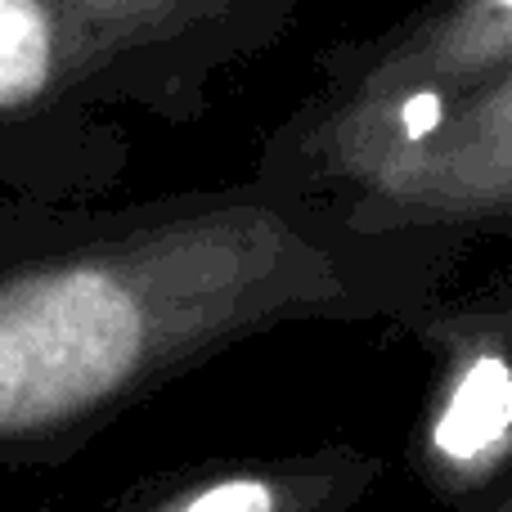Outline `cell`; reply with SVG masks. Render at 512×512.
Returning <instances> with one entry per match:
<instances>
[{
	"label": "cell",
	"mask_w": 512,
	"mask_h": 512,
	"mask_svg": "<svg viewBox=\"0 0 512 512\" xmlns=\"http://www.w3.org/2000/svg\"><path fill=\"white\" fill-rule=\"evenodd\" d=\"M382 481V459L355 445H319L270 459L194 468L149 486L113 512H346Z\"/></svg>",
	"instance_id": "cell-5"
},
{
	"label": "cell",
	"mask_w": 512,
	"mask_h": 512,
	"mask_svg": "<svg viewBox=\"0 0 512 512\" xmlns=\"http://www.w3.org/2000/svg\"><path fill=\"white\" fill-rule=\"evenodd\" d=\"M301 0H0V194L95 203L131 171L122 113L194 126Z\"/></svg>",
	"instance_id": "cell-3"
},
{
	"label": "cell",
	"mask_w": 512,
	"mask_h": 512,
	"mask_svg": "<svg viewBox=\"0 0 512 512\" xmlns=\"http://www.w3.org/2000/svg\"><path fill=\"white\" fill-rule=\"evenodd\" d=\"M463 256L441 234H364L256 171L117 203L0 194V468L72 459L274 328L409 324Z\"/></svg>",
	"instance_id": "cell-1"
},
{
	"label": "cell",
	"mask_w": 512,
	"mask_h": 512,
	"mask_svg": "<svg viewBox=\"0 0 512 512\" xmlns=\"http://www.w3.org/2000/svg\"><path fill=\"white\" fill-rule=\"evenodd\" d=\"M256 176L364 234H512V0H423L315 54V90L261 140Z\"/></svg>",
	"instance_id": "cell-2"
},
{
	"label": "cell",
	"mask_w": 512,
	"mask_h": 512,
	"mask_svg": "<svg viewBox=\"0 0 512 512\" xmlns=\"http://www.w3.org/2000/svg\"><path fill=\"white\" fill-rule=\"evenodd\" d=\"M477 512H512V495H508L504 481H499L495 490H486V504H481Z\"/></svg>",
	"instance_id": "cell-6"
},
{
	"label": "cell",
	"mask_w": 512,
	"mask_h": 512,
	"mask_svg": "<svg viewBox=\"0 0 512 512\" xmlns=\"http://www.w3.org/2000/svg\"><path fill=\"white\" fill-rule=\"evenodd\" d=\"M432 355L414 463L445 499H481L508 472L512 450V301L504 283L450 301L441 297L409 319Z\"/></svg>",
	"instance_id": "cell-4"
}]
</instances>
